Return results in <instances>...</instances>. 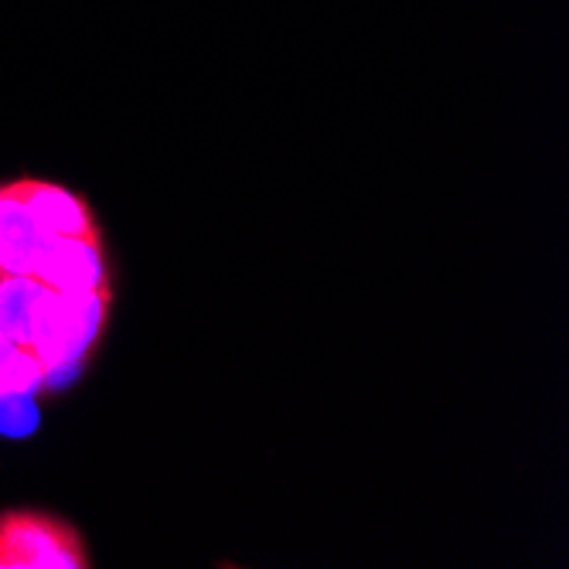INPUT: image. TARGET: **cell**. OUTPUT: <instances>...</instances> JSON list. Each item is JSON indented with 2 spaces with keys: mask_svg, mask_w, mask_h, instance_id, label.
Here are the masks:
<instances>
[{
  "mask_svg": "<svg viewBox=\"0 0 569 569\" xmlns=\"http://www.w3.org/2000/svg\"><path fill=\"white\" fill-rule=\"evenodd\" d=\"M110 287L107 290H51L44 293L28 348L44 366V382H59L82 366V358L96 345L102 325H107Z\"/></svg>",
  "mask_w": 569,
  "mask_h": 569,
  "instance_id": "6da1fadb",
  "label": "cell"
},
{
  "mask_svg": "<svg viewBox=\"0 0 569 569\" xmlns=\"http://www.w3.org/2000/svg\"><path fill=\"white\" fill-rule=\"evenodd\" d=\"M44 386V366L38 355L8 335H0V396L11 392H38Z\"/></svg>",
  "mask_w": 569,
  "mask_h": 569,
  "instance_id": "52a82bcc",
  "label": "cell"
},
{
  "mask_svg": "<svg viewBox=\"0 0 569 569\" xmlns=\"http://www.w3.org/2000/svg\"><path fill=\"white\" fill-rule=\"evenodd\" d=\"M51 239L56 236L44 232L31 216L18 184L0 188V273L34 277Z\"/></svg>",
  "mask_w": 569,
  "mask_h": 569,
  "instance_id": "3957f363",
  "label": "cell"
},
{
  "mask_svg": "<svg viewBox=\"0 0 569 569\" xmlns=\"http://www.w3.org/2000/svg\"><path fill=\"white\" fill-rule=\"evenodd\" d=\"M21 198L28 201L31 216L41 222L44 232L56 239H76V236H99L92 226V216L86 209V201H79L72 191L48 184V181H14Z\"/></svg>",
  "mask_w": 569,
  "mask_h": 569,
  "instance_id": "5b68a950",
  "label": "cell"
},
{
  "mask_svg": "<svg viewBox=\"0 0 569 569\" xmlns=\"http://www.w3.org/2000/svg\"><path fill=\"white\" fill-rule=\"evenodd\" d=\"M34 423H38V406H34L31 392L0 396V433L24 437L34 430Z\"/></svg>",
  "mask_w": 569,
  "mask_h": 569,
  "instance_id": "ba28073f",
  "label": "cell"
},
{
  "mask_svg": "<svg viewBox=\"0 0 569 569\" xmlns=\"http://www.w3.org/2000/svg\"><path fill=\"white\" fill-rule=\"evenodd\" d=\"M89 566L79 532L41 511L0 515V569H82Z\"/></svg>",
  "mask_w": 569,
  "mask_h": 569,
  "instance_id": "7a4b0ae2",
  "label": "cell"
},
{
  "mask_svg": "<svg viewBox=\"0 0 569 569\" xmlns=\"http://www.w3.org/2000/svg\"><path fill=\"white\" fill-rule=\"evenodd\" d=\"M48 287L38 277H14L0 273V335L28 348L34 315L44 300Z\"/></svg>",
  "mask_w": 569,
  "mask_h": 569,
  "instance_id": "8992f818",
  "label": "cell"
},
{
  "mask_svg": "<svg viewBox=\"0 0 569 569\" xmlns=\"http://www.w3.org/2000/svg\"><path fill=\"white\" fill-rule=\"evenodd\" d=\"M34 277L51 290H107L110 280L99 236L51 239Z\"/></svg>",
  "mask_w": 569,
  "mask_h": 569,
  "instance_id": "277c9868",
  "label": "cell"
}]
</instances>
